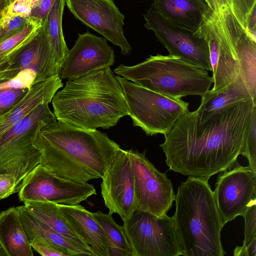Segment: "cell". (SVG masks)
I'll return each instance as SVG.
<instances>
[{"label":"cell","mask_w":256,"mask_h":256,"mask_svg":"<svg viewBox=\"0 0 256 256\" xmlns=\"http://www.w3.org/2000/svg\"><path fill=\"white\" fill-rule=\"evenodd\" d=\"M254 104L252 98L243 100L205 118L188 110L160 145L170 170L208 180L232 167L242 153Z\"/></svg>","instance_id":"cell-1"},{"label":"cell","mask_w":256,"mask_h":256,"mask_svg":"<svg viewBox=\"0 0 256 256\" xmlns=\"http://www.w3.org/2000/svg\"><path fill=\"white\" fill-rule=\"evenodd\" d=\"M34 145L40 164L54 176L78 183L102 178L120 146L104 132L56 120L46 124Z\"/></svg>","instance_id":"cell-2"},{"label":"cell","mask_w":256,"mask_h":256,"mask_svg":"<svg viewBox=\"0 0 256 256\" xmlns=\"http://www.w3.org/2000/svg\"><path fill=\"white\" fill-rule=\"evenodd\" d=\"M52 102L56 120L85 129H108L129 115L122 87L110 67L68 80Z\"/></svg>","instance_id":"cell-3"},{"label":"cell","mask_w":256,"mask_h":256,"mask_svg":"<svg viewBox=\"0 0 256 256\" xmlns=\"http://www.w3.org/2000/svg\"><path fill=\"white\" fill-rule=\"evenodd\" d=\"M208 180L189 176L178 186L173 216L182 256H224V226Z\"/></svg>","instance_id":"cell-4"},{"label":"cell","mask_w":256,"mask_h":256,"mask_svg":"<svg viewBox=\"0 0 256 256\" xmlns=\"http://www.w3.org/2000/svg\"><path fill=\"white\" fill-rule=\"evenodd\" d=\"M114 72L138 86L178 99L190 95L202 97L214 82L208 71L170 54L150 56L134 66L120 64Z\"/></svg>","instance_id":"cell-5"},{"label":"cell","mask_w":256,"mask_h":256,"mask_svg":"<svg viewBox=\"0 0 256 256\" xmlns=\"http://www.w3.org/2000/svg\"><path fill=\"white\" fill-rule=\"evenodd\" d=\"M244 31L228 7L216 12L212 10L196 32L208 43L214 84L212 92L222 90L238 76L236 43Z\"/></svg>","instance_id":"cell-6"},{"label":"cell","mask_w":256,"mask_h":256,"mask_svg":"<svg viewBox=\"0 0 256 256\" xmlns=\"http://www.w3.org/2000/svg\"><path fill=\"white\" fill-rule=\"evenodd\" d=\"M56 120L48 104H44L0 137V172L12 174L22 184L41 162L34 140L44 126Z\"/></svg>","instance_id":"cell-7"},{"label":"cell","mask_w":256,"mask_h":256,"mask_svg":"<svg viewBox=\"0 0 256 256\" xmlns=\"http://www.w3.org/2000/svg\"><path fill=\"white\" fill-rule=\"evenodd\" d=\"M115 77L122 87L133 125L148 136L166 135L188 110V102L181 98L154 92L118 76Z\"/></svg>","instance_id":"cell-8"},{"label":"cell","mask_w":256,"mask_h":256,"mask_svg":"<svg viewBox=\"0 0 256 256\" xmlns=\"http://www.w3.org/2000/svg\"><path fill=\"white\" fill-rule=\"evenodd\" d=\"M122 228L132 256H182L173 216L136 210Z\"/></svg>","instance_id":"cell-9"},{"label":"cell","mask_w":256,"mask_h":256,"mask_svg":"<svg viewBox=\"0 0 256 256\" xmlns=\"http://www.w3.org/2000/svg\"><path fill=\"white\" fill-rule=\"evenodd\" d=\"M127 150L134 176L136 210L159 217L166 214L175 199L172 182L146 158V150Z\"/></svg>","instance_id":"cell-10"},{"label":"cell","mask_w":256,"mask_h":256,"mask_svg":"<svg viewBox=\"0 0 256 256\" xmlns=\"http://www.w3.org/2000/svg\"><path fill=\"white\" fill-rule=\"evenodd\" d=\"M144 16L145 28L154 32L170 55L212 71L208 47L204 38L165 18L152 6Z\"/></svg>","instance_id":"cell-11"},{"label":"cell","mask_w":256,"mask_h":256,"mask_svg":"<svg viewBox=\"0 0 256 256\" xmlns=\"http://www.w3.org/2000/svg\"><path fill=\"white\" fill-rule=\"evenodd\" d=\"M94 186L64 180L49 172L40 164L23 180L18 192L20 200L48 201L64 205L80 204L96 195Z\"/></svg>","instance_id":"cell-12"},{"label":"cell","mask_w":256,"mask_h":256,"mask_svg":"<svg viewBox=\"0 0 256 256\" xmlns=\"http://www.w3.org/2000/svg\"><path fill=\"white\" fill-rule=\"evenodd\" d=\"M220 173L213 192L224 226L256 203V172L236 162Z\"/></svg>","instance_id":"cell-13"},{"label":"cell","mask_w":256,"mask_h":256,"mask_svg":"<svg viewBox=\"0 0 256 256\" xmlns=\"http://www.w3.org/2000/svg\"><path fill=\"white\" fill-rule=\"evenodd\" d=\"M74 16L118 46L123 54L132 48L124 34V15L114 0H65Z\"/></svg>","instance_id":"cell-14"},{"label":"cell","mask_w":256,"mask_h":256,"mask_svg":"<svg viewBox=\"0 0 256 256\" xmlns=\"http://www.w3.org/2000/svg\"><path fill=\"white\" fill-rule=\"evenodd\" d=\"M101 194L110 214L124 222L136 211L134 180L127 150L120 149L102 178Z\"/></svg>","instance_id":"cell-15"},{"label":"cell","mask_w":256,"mask_h":256,"mask_svg":"<svg viewBox=\"0 0 256 256\" xmlns=\"http://www.w3.org/2000/svg\"><path fill=\"white\" fill-rule=\"evenodd\" d=\"M114 51L106 38L88 32L78 34L62 64L61 79L73 80L88 73L112 66Z\"/></svg>","instance_id":"cell-16"},{"label":"cell","mask_w":256,"mask_h":256,"mask_svg":"<svg viewBox=\"0 0 256 256\" xmlns=\"http://www.w3.org/2000/svg\"><path fill=\"white\" fill-rule=\"evenodd\" d=\"M8 62L19 72L33 68L36 72V82L60 74L44 24L32 38L14 54Z\"/></svg>","instance_id":"cell-17"},{"label":"cell","mask_w":256,"mask_h":256,"mask_svg":"<svg viewBox=\"0 0 256 256\" xmlns=\"http://www.w3.org/2000/svg\"><path fill=\"white\" fill-rule=\"evenodd\" d=\"M62 86L59 76L33 84L16 105L0 116V137L40 105L50 102L55 94Z\"/></svg>","instance_id":"cell-18"},{"label":"cell","mask_w":256,"mask_h":256,"mask_svg":"<svg viewBox=\"0 0 256 256\" xmlns=\"http://www.w3.org/2000/svg\"><path fill=\"white\" fill-rule=\"evenodd\" d=\"M151 6L165 18L194 32L212 10L206 0H153Z\"/></svg>","instance_id":"cell-19"},{"label":"cell","mask_w":256,"mask_h":256,"mask_svg":"<svg viewBox=\"0 0 256 256\" xmlns=\"http://www.w3.org/2000/svg\"><path fill=\"white\" fill-rule=\"evenodd\" d=\"M58 205L62 216L90 247L95 256H109L106 238L92 212L80 204Z\"/></svg>","instance_id":"cell-20"},{"label":"cell","mask_w":256,"mask_h":256,"mask_svg":"<svg viewBox=\"0 0 256 256\" xmlns=\"http://www.w3.org/2000/svg\"><path fill=\"white\" fill-rule=\"evenodd\" d=\"M28 239L36 237L50 244L67 256H95L92 250L82 248L52 229L37 218L24 205L16 207Z\"/></svg>","instance_id":"cell-21"},{"label":"cell","mask_w":256,"mask_h":256,"mask_svg":"<svg viewBox=\"0 0 256 256\" xmlns=\"http://www.w3.org/2000/svg\"><path fill=\"white\" fill-rule=\"evenodd\" d=\"M0 245L8 256L34 255L16 207L0 212Z\"/></svg>","instance_id":"cell-22"},{"label":"cell","mask_w":256,"mask_h":256,"mask_svg":"<svg viewBox=\"0 0 256 256\" xmlns=\"http://www.w3.org/2000/svg\"><path fill=\"white\" fill-rule=\"evenodd\" d=\"M196 110L200 116L208 117L243 100L252 98L245 83L238 74L232 83L218 92L209 90L201 97Z\"/></svg>","instance_id":"cell-23"},{"label":"cell","mask_w":256,"mask_h":256,"mask_svg":"<svg viewBox=\"0 0 256 256\" xmlns=\"http://www.w3.org/2000/svg\"><path fill=\"white\" fill-rule=\"evenodd\" d=\"M24 204L37 218L56 232L76 244L92 250L62 216L57 204L48 201H28Z\"/></svg>","instance_id":"cell-24"},{"label":"cell","mask_w":256,"mask_h":256,"mask_svg":"<svg viewBox=\"0 0 256 256\" xmlns=\"http://www.w3.org/2000/svg\"><path fill=\"white\" fill-rule=\"evenodd\" d=\"M64 5L65 0H55L44 23L55 64L60 72L69 50L64 40L62 27Z\"/></svg>","instance_id":"cell-25"},{"label":"cell","mask_w":256,"mask_h":256,"mask_svg":"<svg viewBox=\"0 0 256 256\" xmlns=\"http://www.w3.org/2000/svg\"><path fill=\"white\" fill-rule=\"evenodd\" d=\"M239 75L256 102V42L244 31L236 43Z\"/></svg>","instance_id":"cell-26"},{"label":"cell","mask_w":256,"mask_h":256,"mask_svg":"<svg viewBox=\"0 0 256 256\" xmlns=\"http://www.w3.org/2000/svg\"><path fill=\"white\" fill-rule=\"evenodd\" d=\"M92 214L103 230L109 256H132V248L122 226L115 222L112 214L100 211Z\"/></svg>","instance_id":"cell-27"},{"label":"cell","mask_w":256,"mask_h":256,"mask_svg":"<svg viewBox=\"0 0 256 256\" xmlns=\"http://www.w3.org/2000/svg\"><path fill=\"white\" fill-rule=\"evenodd\" d=\"M43 24L32 22L29 25L16 36L0 44V65L9 61L12 56L29 42Z\"/></svg>","instance_id":"cell-28"},{"label":"cell","mask_w":256,"mask_h":256,"mask_svg":"<svg viewBox=\"0 0 256 256\" xmlns=\"http://www.w3.org/2000/svg\"><path fill=\"white\" fill-rule=\"evenodd\" d=\"M244 239L243 245L236 246L234 256H256V203L251 205L244 213Z\"/></svg>","instance_id":"cell-29"},{"label":"cell","mask_w":256,"mask_h":256,"mask_svg":"<svg viewBox=\"0 0 256 256\" xmlns=\"http://www.w3.org/2000/svg\"><path fill=\"white\" fill-rule=\"evenodd\" d=\"M248 161V166L256 172V104L253 105L248 127L241 154Z\"/></svg>","instance_id":"cell-30"},{"label":"cell","mask_w":256,"mask_h":256,"mask_svg":"<svg viewBox=\"0 0 256 256\" xmlns=\"http://www.w3.org/2000/svg\"><path fill=\"white\" fill-rule=\"evenodd\" d=\"M32 22L33 21L24 16L6 15L4 11L0 22V44L20 32Z\"/></svg>","instance_id":"cell-31"},{"label":"cell","mask_w":256,"mask_h":256,"mask_svg":"<svg viewBox=\"0 0 256 256\" xmlns=\"http://www.w3.org/2000/svg\"><path fill=\"white\" fill-rule=\"evenodd\" d=\"M36 72L32 68L20 71L12 78L0 82V90L6 88L29 89L36 82Z\"/></svg>","instance_id":"cell-32"},{"label":"cell","mask_w":256,"mask_h":256,"mask_svg":"<svg viewBox=\"0 0 256 256\" xmlns=\"http://www.w3.org/2000/svg\"><path fill=\"white\" fill-rule=\"evenodd\" d=\"M28 88L0 90V116L10 110L26 94Z\"/></svg>","instance_id":"cell-33"},{"label":"cell","mask_w":256,"mask_h":256,"mask_svg":"<svg viewBox=\"0 0 256 256\" xmlns=\"http://www.w3.org/2000/svg\"><path fill=\"white\" fill-rule=\"evenodd\" d=\"M256 6V0H230V9L244 29L252 9Z\"/></svg>","instance_id":"cell-34"},{"label":"cell","mask_w":256,"mask_h":256,"mask_svg":"<svg viewBox=\"0 0 256 256\" xmlns=\"http://www.w3.org/2000/svg\"><path fill=\"white\" fill-rule=\"evenodd\" d=\"M20 186L21 184L14 176L8 173L0 172V200L18 192Z\"/></svg>","instance_id":"cell-35"},{"label":"cell","mask_w":256,"mask_h":256,"mask_svg":"<svg viewBox=\"0 0 256 256\" xmlns=\"http://www.w3.org/2000/svg\"><path fill=\"white\" fill-rule=\"evenodd\" d=\"M32 248L43 256H67L58 247L36 237L29 238Z\"/></svg>","instance_id":"cell-36"},{"label":"cell","mask_w":256,"mask_h":256,"mask_svg":"<svg viewBox=\"0 0 256 256\" xmlns=\"http://www.w3.org/2000/svg\"><path fill=\"white\" fill-rule=\"evenodd\" d=\"M54 0H40L38 7L31 16V20L40 24H44Z\"/></svg>","instance_id":"cell-37"},{"label":"cell","mask_w":256,"mask_h":256,"mask_svg":"<svg viewBox=\"0 0 256 256\" xmlns=\"http://www.w3.org/2000/svg\"><path fill=\"white\" fill-rule=\"evenodd\" d=\"M256 6L250 14L246 22L245 31L248 36L256 42Z\"/></svg>","instance_id":"cell-38"},{"label":"cell","mask_w":256,"mask_h":256,"mask_svg":"<svg viewBox=\"0 0 256 256\" xmlns=\"http://www.w3.org/2000/svg\"><path fill=\"white\" fill-rule=\"evenodd\" d=\"M10 3L11 0H0V14L2 12Z\"/></svg>","instance_id":"cell-39"},{"label":"cell","mask_w":256,"mask_h":256,"mask_svg":"<svg viewBox=\"0 0 256 256\" xmlns=\"http://www.w3.org/2000/svg\"><path fill=\"white\" fill-rule=\"evenodd\" d=\"M0 256H8L5 250L3 249L2 246L0 245Z\"/></svg>","instance_id":"cell-40"},{"label":"cell","mask_w":256,"mask_h":256,"mask_svg":"<svg viewBox=\"0 0 256 256\" xmlns=\"http://www.w3.org/2000/svg\"><path fill=\"white\" fill-rule=\"evenodd\" d=\"M3 13H4V12H2L1 14H0V22L1 20V19H2V17Z\"/></svg>","instance_id":"cell-41"},{"label":"cell","mask_w":256,"mask_h":256,"mask_svg":"<svg viewBox=\"0 0 256 256\" xmlns=\"http://www.w3.org/2000/svg\"><path fill=\"white\" fill-rule=\"evenodd\" d=\"M228 2L229 4H230V0H228Z\"/></svg>","instance_id":"cell-42"},{"label":"cell","mask_w":256,"mask_h":256,"mask_svg":"<svg viewBox=\"0 0 256 256\" xmlns=\"http://www.w3.org/2000/svg\"><path fill=\"white\" fill-rule=\"evenodd\" d=\"M208 3V2H207Z\"/></svg>","instance_id":"cell-43"}]
</instances>
